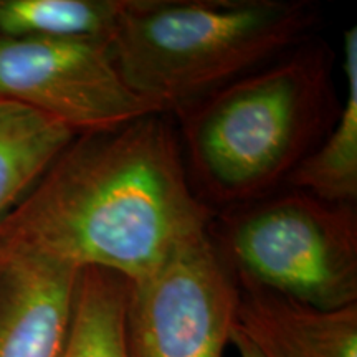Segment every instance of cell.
I'll return each instance as SVG.
<instances>
[{
  "label": "cell",
  "mask_w": 357,
  "mask_h": 357,
  "mask_svg": "<svg viewBox=\"0 0 357 357\" xmlns=\"http://www.w3.org/2000/svg\"><path fill=\"white\" fill-rule=\"evenodd\" d=\"M0 100L37 111L77 136L162 113L129 88L108 42L100 40L0 35Z\"/></svg>",
  "instance_id": "cell-6"
},
{
  "label": "cell",
  "mask_w": 357,
  "mask_h": 357,
  "mask_svg": "<svg viewBox=\"0 0 357 357\" xmlns=\"http://www.w3.org/2000/svg\"><path fill=\"white\" fill-rule=\"evenodd\" d=\"M82 270L0 235V357H61Z\"/></svg>",
  "instance_id": "cell-7"
},
{
  "label": "cell",
  "mask_w": 357,
  "mask_h": 357,
  "mask_svg": "<svg viewBox=\"0 0 357 357\" xmlns=\"http://www.w3.org/2000/svg\"><path fill=\"white\" fill-rule=\"evenodd\" d=\"M236 329L260 357H357V305L319 310L240 287Z\"/></svg>",
  "instance_id": "cell-8"
},
{
  "label": "cell",
  "mask_w": 357,
  "mask_h": 357,
  "mask_svg": "<svg viewBox=\"0 0 357 357\" xmlns=\"http://www.w3.org/2000/svg\"><path fill=\"white\" fill-rule=\"evenodd\" d=\"M123 0H0V35L109 42Z\"/></svg>",
  "instance_id": "cell-12"
},
{
  "label": "cell",
  "mask_w": 357,
  "mask_h": 357,
  "mask_svg": "<svg viewBox=\"0 0 357 357\" xmlns=\"http://www.w3.org/2000/svg\"><path fill=\"white\" fill-rule=\"evenodd\" d=\"M240 288L208 234L177 248L129 283L131 357H223L236 324Z\"/></svg>",
  "instance_id": "cell-5"
},
{
  "label": "cell",
  "mask_w": 357,
  "mask_h": 357,
  "mask_svg": "<svg viewBox=\"0 0 357 357\" xmlns=\"http://www.w3.org/2000/svg\"><path fill=\"white\" fill-rule=\"evenodd\" d=\"M169 116L75 136L0 223V235L129 283L153 273L207 234L215 213L192 189Z\"/></svg>",
  "instance_id": "cell-1"
},
{
  "label": "cell",
  "mask_w": 357,
  "mask_h": 357,
  "mask_svg": "<svg viewBox=\"0 0 357 357\" xmlns=\"http://www.w3.org/2000/svg\"><path fill=\"white\" fill-rule=\"evenodd\" d=\"M129 281L98 268L82 270L61 357H131L126 341Z\"/></svg>",
  "instance_id": "cell-11"
},
{
  "label": "cell",
  "mask_w": 357,
  "mask_h": 357,
  "mask_svg": "<svg viewBox=\"0 0 357 357\" xmlns=\"http://www.w3.org/2000/svg\"><path fill=\"white\" fill-rule=\"evenodd\" d=\"M307 0H123L109 52L124 82L166 114L311 37Z\"/></svg>",
  "instance_id": "cell-3"
},
{
  "label": "cell",
  "mask_w": 357,
  "mask_h": 357,
  "mask_svg": "<svg viewBox=\"0 0 357 357\" xmlns=\"http://www.w3.org/2000/svg\"><path fill=\"white\" fill-rule=\"evenodd\" d=\"M75 136L37 111L0 100V223Z\"/></svg>",
  "instance_id": "cell-10"
},
{
  "label": "cell",
  "mask_w": 357,
  "mask_h": 357,
  "mask_svg": "<svg viewBox=\"0 0 357 357\" xmlns=\"http://www.w3.org/2000/svg\"><path fill=\"white\" fill-rule=\"evenodd\" d=\"M208 238L240 287L319 310L357 305V207L283 189L213 213Z\"/></svg>",
  "instance_id": "cell-4"
},
{
  "label": "cell",
  "mask_w": 357,
  "mask_h": 357,
  "mask_svg": "<svg viewBox=\"0 0 357 357\" xmlns=\"http://www.w3.org/2000/svg\"><path fill=\"white\" fill-rule=\"evenodd\" d=\"M334 55L307 37L174 113L187 176L213 212L283 189L336 123Z\"/></svg>",
  "instance_id": "cell-2"
},
{
  "label": "cell",
  "mask_w": 357,
  "mask_h": 357,
  "mask_svg": "<svg viewBox=\"0 0 357 357\" xmlns=\"http://www.w3.org/2000/svg\"><path fill=\"white\" fill-rule=\"evenodd\" d=\"M230 344L235 346L236 352H238V357H260V354H258L255 347L250 344L248 339L245 337L243 334L238 331V329H236V326H235L234 333H231Z\"/></svg>",
  "instance_id": "cell-13"
},
{
  "label": "cell",
  "mask_w": 357,
  "mask_h": 357,
  "mask_svg": "<svg viewBox=\"0 0 357 357\" xmlns=\"http://www.w3.org/2000/svg\"><path fill=\"white\" fill-rule=\"evenodd\" d=\"M346 98L324 139L289 176L287 185L339 204L357 200V29L344 32Z\"/></svg>",
  "instance_id": "cell-9"
}]
</instances>
